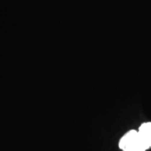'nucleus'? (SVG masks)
Segmentation results:
<instances>
[{
	"instance_id": "nucleus-1",
	"label": "nucleus",
	"mask_w": 151,
	"mask_h": 151,
	"mask_svg": "<svg viewBox=\"0 0 151 151\" xmlns=\"http://www.w3.org/2000/svg\"><path fill=\"white\" fill-rule=\"evenodd\" d=\"M119 147L123 151H145L151 146L139 131L131 130L121 139Z\"/></svg>"
},
{
	"instance_id": "nucleus-2",
	"label": "nucleus",
	"mask_w": 151,
	"mask_h": 151,
	"mask_svg": "<svg viewBox=\"0 0 151 151\" xmlns=\"http://www.w3.org/2000/svg\"><path fill=\"white\" fill-rule=\"evenodd\" d=\"M139 131L151 146V123L143 124L139 127Z\"/></svg>"
}]
</instances>
